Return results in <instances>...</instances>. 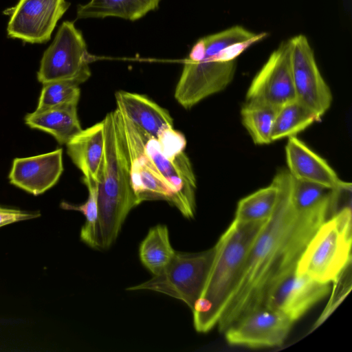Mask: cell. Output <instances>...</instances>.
Wrapping results in <instances>:
<instances>
[{
    "label": "cell",
    "instance_id": "obj_1",
    "mask_svg": "<svg viewBox=\"0 0 352 352\" xmlns=\"http://www.w3.org/2000/svg\"><path fill=\"white\" fill-rule=\"evenodd\" d=\"M273 180L278 196L270 217L252 243L236 286L217 327L227 328L263 307L267 294L280 278L296 269L298 260L320 226L338 211L339 193L308 210L298 212L292 201V177L279 169Z\"/></svg>",
    "mask_w": 352,
    "mask_h": 352
},
{
    "label": "cell",
    "instance_id": "obj_2",
    "mask_svg": "<svg viewBox=\"0 0 352 352\" xmlns=\"http://www.w3.org/2000/svg\"><path fill=\"white\" fill-rule=\"evenodd\" d=\"M102 120L104 150L97 183V250H106L111 246L131 210L140 204L132 187L131 160L120 111L116 108Z\"/></svg>",
    "mask_w": 352,
    "mask_h": 352
},
{
    "label": "cell",
    "instance_id": "obj_3",
    "mask_svg": "<svg viewBox=\"0 0 352 352\" xmlns=\"http://www.w3.org/2000/svg\"><path fill=\"white\" fill-rule=\"evenodd\" d=\"M267 220L241 222L234 219L214 245L206 283L191 310L197 332L207 333L217 327L248 252Z\"/></svg>",
    "mask_w": 352,
    "mask_h": 352
},
{
    "label": "cell",
    "instance_id": "obj_4",
    "mask_svg": "<svg viewBox=\"0 0 352 352\" xmlns=\"http://www.w3.org/2000/svg\"><path fill=\"white\" fill-rule=\"evenodd\" d=\"M352 220L351 206L327 219L309 240L296 271L321 282L333 283L351 264Z\"/></svg>",
    "mask_w": 352,
    "mask_h": 352
},
{
    "label": "cell",
    "instance_id": "obj_5",
    "mask_svg": "<svg viewBox=\"0 0 352 352\" xmlns=\"http://www.w3.org/2000/svg\"><path fill=\"white\" fill-rule=\"evenodd\" d=\"M236 60H216L199 38L192 46L176 85L174 97L184 109H190L204 99L225 89L236 72Z\"/></svg>",
    "mask_w": 352,
    "mask_h": 352
},
{
    "label": "cell",
    "instance_id": "obj_6",
    "mask_svg": "<svg viewBox=\"0 0 352 352\" xmlns=\"http://www.w3.org/2000/svg\"><path fill=\"white\" fill-rule=\"evenodd\" d=\"M214 254V247L197 253L175 252L162 272L126 290L162 293L182 300L192 310L204 289Z\"/></svg>",
    "mask_w": 352,
    "mask_h": 352
},
{
    "label": "cell",
    "instance_id": "obj_7",
    "mask_svg": "<svg viewBox=\"0 0 352 352\" xmlns=\"http://www.w3.org/2000/svg\"><path fill=\"white\" fill-rule=\"evenodd\" d=\"M91 56L81 32L72 21H64L52 44L43 53L37 80L46 84L59 80H79L91 76Z\"/></svg>",
    "mask_w": 352,
    "mask_h": 352
},
{
    "label": "cell",
    "instance_id": "obj_8",
    "mask_svg": "<svg viewBox=\"0 0 352 352\" xmlns=\"http://www.w3.org/2000/svg\"><path fill=\"white\" fill-rule=\"evenodd\" d=\"M296 99L316 116L318 121L332 103V94L317 65L314 51L305 35L289 39Z\"/></svg>",
    "mask_w": 352,
    "mask_h": 352
},
{
    "label": "cell",
    "instance_id": "obj_9",
    "mask_svg": "<svg viewBox=\"0 0 352 352\" xmlns=\"http://www.w3.org/2000/svg\"><path fill=\"white\" fill-rule=\"evenodd\" d=\"M246 102L278 109L296 99L289 39L283 41L253 78Z\"/></svg>",
    "mask_w": 352,
    "mask_h": 352
},
{
    "label": "cell",
    "instance_id": "obj_10",
    "mask_svg": "<svg viewBox=\"0 0 352 352\" xmlns=\"http://www.w3.org/2000/svg\"><path fill=\"white\" fill-rule=\"evenodd\" d=\"M70 6L65 0H19L3 13L10 16L8 36L30 43H43Z\"/></svg>",
    "mask_w": 352,
    "mask_h": 352
},
{
    "label": "cell",
    "instance_id": "obj_11",
    "mask_svg": "<svg viewBox=\"0 0 352 352\" xmlns=\"http://www.w3.org/2000/svg\"><path fill=\"white\" fill-rule=\"evenodd\" d=\"M120 113L131 160L132 187L138 201L141 204L145 201L163 200L175 206L172 188L146 153L145 144L148 136Z\"/></svg>",
    "mask_w": 352,
    "mask_h": 352
},
{
    "label": "cell",
    "instance_id": "obj_12",
    "mask_svg": "<svg viewBox=\"0 0 352 352\" xmlns=\"http://www.w3.org/2000/svg\"><path fill=\"white\" fill-rule=\"evenodd\" d=\"M294 322L265 306L244 315L223 332L230 345L252 349L281 346Z\"/></svg>",
    "mask_w": 352,
    "mask_h": 352
},
{
    "label": "cell",
    "instance_id": "obj_13",
    "mask_svg": "<svg viewBox=\"0 0 352 352\" xmlns=\"http://www.w3.org/2000/svg\"><path fill=\"white\" fill-rule=\"evenodd\" d=\"M330 291L331 283L317 281L298 274L295 270L271 287L264 306L278 311L294 323Z\"/></svg>",
    "mask_w": 352,
    "mask_h": 352
},
{
    "label": "cell",
    "instance_id": "obj_14",
    "mask_svg": "<svg viewBox=\"0 0 352 352\" xmlns=\"http://www.w3.org/2000/svg\"><path fill=\"white\" fill-rule=\"evenodd\" d=\"M148 156L172 188L175 207L188 219L195 213L197 181L190 159L184 151L168 155L160 150L155 138L148 137L145 144Z\"/></svg>",
    "mask_w": 352,
    "mask_h": 352
},
{
    "label": "cell",
    "instance_id": "obj_15",
    "mask_svg": "<svg viewBox=\"0 0 352 352\" xmlns=\"http://www.w3.org/2000/svg\"><path fill=\"white\" fill-rule=\"evenodd\" d=\"M63 171V149L27 157L14 158L8 175L12 185L34 195L54 186Z\"/></svg>",
    "mask_w": 352,
    "mask_h": 352
},
{
    "label": "cell",
    "instance_id": "obj_16",
    "mask_svg": "<svg viewBox=\"0 0 352 352\" xmlns=\"http://www.w3.org/2000/svg\"><path fill=\"white\" fill-rule=\"evenodd\" d=\"M287 170L297 180L336 189L347 186V183L321 156L311 150L296 136L288 138L285 146Z\"/></svg>",
    "mask_w": 352,
    "mask_h": 352
},
{
    "label": "cell",
    "instance_id": "obj_17",
    "mask_svg": "<svg viewBox=\"0 0 352 352\" xmlns=\"http://www.w3.org/2000/svg\"><path fill=\"white\" fill-rule=\"evenodd\" d=\"M117 109L148 137L157 139L164 131L173 128L169 112L144 95L118 91Z\"/></svg>",
    "mask_w": 352,
    "mask_h": 352
},
{
    "label": "cell",
    "instance_id": "obj_18",
    "mask_svg": "<svg viewBox=\"0 0 352 352\" xmlns=\"http://www.w3.org/2000/svg\"><path fill=\"white\" fill-rule=\"evenodd\" d=\"M66 146L67 155L82 173L83 177L98 183L104 160L103 120L82 129L66 144Z\"/></svg>",
    "mask_w": 352,
    "mask_h": 352
},
{
    "label": "cell",
    "instance_id": "obj_19",
    "mask_svg": "<svg viewBox=\"0 0 352 352\" xmlns=\"http://www.w3.org/2000/svg\"><path fill=\"white\" fill-rule=\"evenodd\" d=\"M24 120L31 129L50 133L60 144H66L82 129L77 106L34 111L26 114Z\"/></svg>",
    "mask_w": 352,
    "mask_h": 352
},
{
    "label": "cell",
    "instance_id": "obj_20",
    "mask_svg": "<svg viewBox=\"0 0 352 352\" xmlns=\"http://www.w3.org/2000/svg\"><path fill=\"white\" fill-rule=\"evenodd\" d=\"M161 0H89L79 5L76 19L118 17L138 20L157 8Z\"/></svg>",
    "mask_w": 352,
    "mask_h": 352
},
{
    "label": "cell",
    "instance_id": "obj_21",
    "mask_svg": "<svg viewBox=\"0 0 352 352\" xmlns=\"http://www.w3.org/2000/svg\"><path fill=\"white\" fill-rule=\"evenodd\" d=\"M175 250L171 245L165 225L151 228L139 248L142 265L154 276L162 272L173 259Z\"/></svg>",
    "mask_w": 352,
    "mask_h": 352
},
{
    "label": "cell",
    "instance_id": "obj_22",
    "mask_svg": "<svg viewBox=\"0 0 352 352\" xmlns=\"http://www.w3.org/2000/svg\"><path fill=\"white\" fill-rule=\"evenodd\" d=\"M315 122L318 121L311 111L296 99L290 101L277 109L272 141L296 136Z\"/></svg>",
    "mask_w": 352,
    "mask_h": 352
},
{
    "label": "cell",
    "instance_id": "obj_23",
    "mask_svg": "<svg viewBox=\"0 0 352 352\" xmlns=\"http://www.w3.org/2000/svg\"><path fill=\"white\" fill-rule=\"evenodd\" d=\"M278 196V186L272 179L267 186L239 201L234 219L241 222L268 219L276 207Z\"/></svg>",
    "mask_w": 352,
    "mask_h": 352
},
{
    "label": "cell",
    "instance_id": "obj_24",
    "mask_svg": "<svg viewBox=\"0 0 352 352\" xmlns=\"http://www.w3.org/2000/svg\"><path fill=\"white\" fill-rule=\"evenodd\" d=\"M276 108L246 102L241 109V122L254 144L271 143Z\"/></svg>",
    "mask_w": 352,
    "mask_h": 352
},
{
    "label": "cell",
    "instance_id": "obj_25",
    "mask_svg": "<svg viewBox=\"0 0 352 352\" xmlns=\"http://www.w3.org/2000/svg\"><path fill=\"white\" fill-rule=\"evenodd\" d=\"M79 80H59L43 85L36 111L77 106L80 89Z\"/></svg>",
    "mask_w": 352,
    "mask_h": 352
},
{
    "label": "cell",
    "instance_id": "obj_26",
    "mask_svg": "<svg viewBox=\"0 0 352 352\" xmlns=\"http://www.w3.org/2000/svg\"><path fill=\"white\" fill-rule=\"evenodd\" d=\"M83 183L88 189L87 201L80 205H74L66 201L60 204L64 210L79 211L85 217V223L81 228L80 237L82 241L95 249L96 226L98 216V186L93 180L83 177Z\"/></svg>",
    "mask_w": 352,
    "mask_h": 352
},
{
    "label": "cell",
    "instance_id": "obj_27",
    "mask_svg": "<svg viewBox=\"0 0 352 352\" xmlns=\"http://www.w3.org/2000/svg\"><path fill=\"white\" fill-rule=\"evenodd\" d=\"M351 264L347 266L339 277L333 282L335 285L333 288L331 298L325 310H324L322 315L316 322L315 327L320 325L349 293L351 289Z\"/></svg>",
    "mask_w": 352,
    "mask_h": 352
},
{
    "label": "cell",
    "instance_id": "obj_28",
    "mask_svg": "<svg viewBox=\"0 0 352 352\" xmlns=\"http://www.w3.org/2000/svg\"><path fill=\"white\" fill-rule=\"evenodd\" d=\"M38 212H29L0 206V227L18 221L37 218Z\"/></svg>",
    "mask_w": 352,
    "mask_h": 352
}]
</instances>
